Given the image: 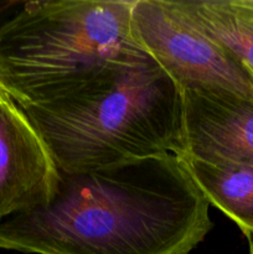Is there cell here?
I'll return each instance as SVG.
<instances>
[{
	"mask_svg": "<svg viewBox=\"0 0 253 254\" xmlns=\"http://www.w3.org/2000/svg\"><path fill=\"white\" fill-rule=\"evenodd\" d=\"M21 109L66 173L184 154L183 93L150 56Z\"/></svg>",
	"mask_w": 253,
	"mask_h": 254,
	"instance_id": "7a4b0ae2",
	"label": "cell"
},
{
	"mask_svg": "<svg viewBox=\"0 0 253 254\" xmlns=\"http://www.w3.org/2000/svg\"><path fill=\"white\" fill-rule=\"evenodd\" d=\"M184 154L206 163L253 168V101L183 91Z\"/></svg>",
	"mask_w": 253,
	"mask_h": 254,
	"instance_id": "8992f818",
	"label": "cell"
},
{
	"mask_svg": "<svg viewBox=\"0 0 253 254\" xmlns=\"http://www.w3.org/2000/svg\"><path fill=\"white\" fill-rule=\"evenodd\" d=\"M135 0L26 2L0 26V86L20 108L47 103L149 57Z\"/></svg>",
	"mask_w": 253,
	"mask_h": 254,
	"instance_id": "3957f363",
	"label": "cell"
},
{
	"mask_svg": "<svg viewBox=\"0 0 253 254\" xmlns=\"http://www.w3.org/2000/svg\"><path fill=\"white\" fill-rule=\"evenodd\" d=\"M59 169L40 134L10 98L0 101V221L51 197Z\"/></svg>",
	"mask_w": 253,
	"mask_h": 254,
	"instance_id": "5b68a950",
	"label": "cell"
},
{
	"mask_svg": "<svg viewBox=\"0 0 253 254\" xmlns=\"http://www.w3.org/2000/svg\"><path fill=\"white\" fill-rule=\"evenodd\" d=\"M248 241V250H250V254H253V233H247L245 235Z\"/></svg>",
	"mask_w": 253,
	"mask_h": 254,
	"instance_id": "9c48e42d",
	"label": "cell"
},
{
	"mask_svg": "<svg viewBox=\"0 0 253 254\" xmlns=\"http://www.w3.org/2000/svg\"><path fill=\"white\" fill-rule=\"evenodd\" d=\"M180 159L208 203L237 223L245 235L253 233V168Z\"/></svg>",
	"mask_w": 253,
	"mask_h": 254,
	"instance_id": "52a82bcc",
	"label": "cell"
},
{
	"mask_svg": "<svg viewBox=\"0 0 253 254\" xmlns=\"http://www.w3.org/2000/svg\"><path fill=\"white\" fill-rule=\"evenodd\" d=\"M175 2L203 34L253 72V0Z\"/></svg>",
	"mask_w": 253,
	"mask_h": 254,
	"instance_id": "ba28073f",
	"label": "cell"
},
{
	"mask_svg": "<svg viewBox=\"0 0 253 254\" xmlns=\"http://www.w3.org/2000/svg\"><path fill=\"white\" fill-rule=\"evenodd\" d=\"M210 203L173 154L66 173L41 205L0 221V250L26 254H190Z\"/></svg>",
	"mask_w": 253,
	"mask_h": 254,
	"instance_id": "6da1fadb",
	"label": "cell"
},
{
	"mask_svg": "<svg viewBox=\"0 0 253 254\" xmlns=\"http://www.w3.org/2000/svg\"><path fill=\"white\" fill-rule=\"evenodd\" d=\"M131 16L139 44L181 92L227 93L253 101V72L203 34L175 1L135 0Z\"/></svg>",
	"mask_w": 253,
	"mask_h": 254,
	"instance_id": "277c9868",
	"label": "cell"
}]
</instances>
